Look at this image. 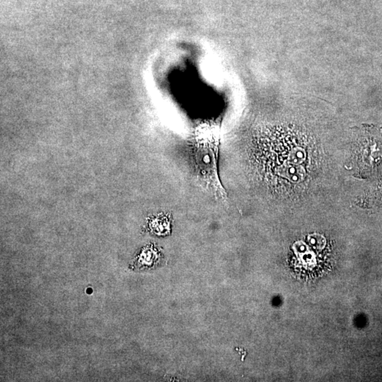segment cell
<instances>
[{"instance_id": "5b68a950", "label": "cell", "mask_w": 382, "mask_h": 382, "mask_svg": "<svg viewBox=\"0 0 382 382\" xmlns=\"http://www.w3.org/2000/svg\"><path fill=\"white\" fill-rule=\"evenodd\" d=\"M295 249H296V251L299 253H304L307 251V246H306L305 244H304L303 243L300 242L298 243V244L295 245Z\"/></svg>"}, {"instance_id": "7a4b0ae2", "label": "cell", "mask_w": 382, "mask_h": 382, "mask_svg": "<svg viewBox=\"0 0 382 382\" xmlns=\"http://www.w3.org/2000/svg\"><path fill=\"white\" fill-rule=\"evenodd\" d=\"M278 173L281 176L285 177L295 183L303 180L306 174L305 169L302 166L291 163L280 166L278 168Z\"/></svg>"}, {"instance_id": "277c9868", "label": "cell", "mask_w": 382, "mask_h": 382, "mask_svg": "<svg viewBox=\"0 0 382 382\" xmlns=\"http://www.w3.org/2000/svg\"><path fill=\"white\" fill-rule=\"evenodd\" d=\"M309 242L315 248H322L326 244L324 238L319 234H313L310 236L309 238Z\"/></svg>"}, {"instance_id": "8992f818", "label": "cell", "mask_w": 382, "mask_h": 382, "mask_svg": "<svg viewBox=\"0 0 382 382\" xmlns=\"http://www.w3.org/2000/svg\"><path fill=\"white\" fill-rule=\"evenodd\" d=\"M87 293H88V294H91V293H92L91 288H89V290H88Z\"/></svg>"}, {"instance_id": "3957f363", "label": "cell", "mask_w": 382, "mask_h": 382, "mask_svg": "<svg viewBox=\"0 0 382 382\" xmlns=\"http://www.w3.org/2000/svg\"><path fill=\"white\" fill-rule=\"evenodd\" d=\"M306 159L305 151L302 148H295L290 154L288 161L293 164L300 165Z\"/></svg>"}, {"instance_id": "6da1fadb", "label": "cell", "mask_w": 382, "mask_h": 382, "mask_svg": "<svg viewBox=\"0 0 382 382\" xmlns=\"http://www.w3.org/2000/svg\"><path fill=\"white\" fill-rule=\"evenodd\" d=\"M220 143V128L218 125L203 123L194 131L191 141V155L200 183L216 199L225 202L227 194L222 186L218 173Z\"/></svg>"}]
</instances>
